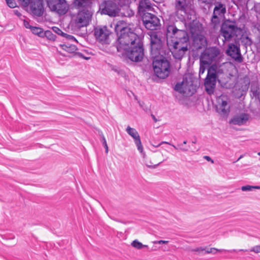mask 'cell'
<instances>
[{
    "label": "cell",
    "instance_id": "3957f363",
    "mask_svg": "<svg viewBox=\"0 0 260 260\" xmlns=\"http://www.w3.org/2000/svg\"><path fill=\"white\" fill-rule=\"evenodd\" d=\"M200 81L195 75L185 74L182 81L175 86V90L185 97H191L197 91L200 86Z\"/></svg>",
    "mask_w": 260,
    "mask_h": 260
},
{
    "label": "cell",
    "instance_id": "836d02e7",
    "mask_svg": "<svg viewBox=\"0 0 260 260\" xmlns=\"http://www.w3.org/2000/svg\"><path fill=\"white\" fill-rule=\"evenodd\" d=\"M20 4H21V5L23 7H27L29 5L30 1L28 0H25V1H19Z\"/></svg>",
    "mask_w": 260,
    "mask_h": 260
},
{
    "label": "cell",
    "instance_id": "44dd1931",
    "mask_svg": "<svg viewBox=\"0 0 260 260\" xmlns=\"http://www.w3.org/2000/svg\"><path fill=\"white\" fill-rule=\"evenodd\" d=\"M227 54L236 62H241L242 61L240 51L238 48L234 44L229 45L227 49Z\"/></svg>",
    "mask_w": 260,
    "mask_h": 260
},
{
    "label": "cell",
    "instance_id": "cb8c5ba5",
    "mask_svg": "<svg viewBox=\"0 0 260 260\" xmlns=\"http://www.w3.org/2000/svg\"><path fill=\"white\" fill-rule=\"evenodd\" d=\"M129 31H131V30L128 24L126 22L119 21L117 23L115 27V32L118 37Z\"/></svg>",
    "mask_w": 260,
    "mask_h": 260
},
{
    "label": "cell",
    "instance_id": "7c38bea8",
    "mask_svg": "<svg viewBox=\"0 0 260 260\" xmlns=\"http://www.w3.org/2000/svg\"><path fill=\"white\" fill-rule=\"evenodd\" d=\"M47 4L51 11L60 15H64L69 10V6L67 2L63 0H49Z\"/></svg>",
    "mask_w": 260,
    "mask_h": 260
},
{
    "label": "cell",
    "instance_id": "4fadbf2b",
    "mask_svg": "<svg viewBox=\"0 0 260 260\" xmlns=\"http://www.w3.org/2000/svg\"><path fill=\"white\" fill-rule=\"evenodd\" d=\"M221 31L224 37L226 40H229L236 34L238 28L235 22L232 20H227L222 24Z\"/></svg>",
    "mask_w": 260,
    "mask_h": 260
},
{
    "label": "cell",
    "instance_id": "7402d4cb",
    "mask_svg": "<svg viewBox=\"0 0 260 260\" xmlns=\"http://www.w3.org/2000/svg\"><path fill=\"white\" fill-rule=\"evenodd\" d=\"M30 9L32 12L38 17L42 16L44 11L42 2L39 0H34L31 2Z\"/></svg>",
    "mask_w": 260,
    "mask_h": 260
},
{
    "label": "cell",
    "instance_id": "603a6c76",
    "mask_svg": "<svg viewBox=\"0 0 260 260\" xmlns=\"http://www.w3.org/2000/svg\"><path fill=\"white\" fill-rule=\"evenodd\" d=\"M249 119V115L248 114L243 113L233 117L230 120V124L234 125H243L248 122Z\"/></svg>",
    "mask_w": 260,
    "mask_h": 260
},
{
    "label": "cell",
    "instance_id": "52a82bcc",
    "mask_svg": "<svg viewBox=\"0 0 260 260\" xmlns=\"http://www.w3.org/2000/svg\"><path fill=\"white\" fill-rule=\"evenodd\" d=\"M207 41L203 36L198 35L194 38L192 46V55L195 59L201 57L206 50Z\"/></svg>",
    "mask_w": 260,
    "mask_h": 260
},
{
    "label": "cell",
    "instance_id": "277c9868",
    "mask_svg": "<svg viewBox=\"0 0 260 260\" xmlns=\"http://www.w3.org/2000/svg\"><path fill=\"white\" fill-rule=\"evenodd\" d=\"M153 68L156 75L161 79L166 78L170 73V68L168 61L162 55L154 57Z\"/></svg>",
    "mask_w": 260,
    "mask_h": 260
},
{
    "label": "cell",
    "instance_id": "ba28073f",
    "mask_svg": "<svg viewBox=\"0 0 260 260\" xmlns=\"http://www.w3.org/2000/svg\"><path fill=\"white\" fill-rule=\"evenodd\" d=\"M217 78V69L215 65L210 67L205 80L204 86L206 91L209 95H212L215 90Z\"/></svg>",
    "mask_w": 260,
    "mask_h": 260
},
{
    "label": "cell",
    "instance_id": "8992f818",
    "mask_svg": "<svg viewBox=\"0 0 260 260\" xmlns=\"http://www.w3.org/2000/svg\"><path fill=\"white\" fill-rule=\"evenodd\" d=\"M220 53L219 49L212 47L207 49L201 58V71L203 74Z\"/></svg>",
    "mask_w": 260,
    "mask_h": 260
},
{
    "label": "cell",
    "instance_id": "4316f807",
    "mask_svg": "<svg viewBox=\"0 0 260 260\" xmlns=\"http://www.w3.org/2000/svg\"><path fill=\"white\" fill-rule=\"evenodd\" d=\"M61 47L63 50H65L67 52H69V53L75 52L78 50L77 46L74 45L62 44V45H61Z\"/></svg>",
    "mask_w": 260,
    "mask_h": 260
},
{
    "label": "cell",
    "instance_id": "5b68a950",
    "mask_svg": "<svg viewBox=\"0 0 260 260\" xmlns=\"http://www.w3.org/2000/svg\"><path fill=\"white\" fill-rule=\"evenodd\" d=\"M118 39L120 45L125 49H127V50L139 46L140 44L139 37L131 31L121 35L118 37Z\"/></svg>",
    "mask_w": 260,
    "mask_h": 260
},
{
    "label": "cell",
    "instance_id": "83f0119b",
    "mask_svg": "<svg viewBox=\"0 0 260 260\" xmlns=\"http://www.w3.org/2000/svg\"><path fill=\"white\" fill-rule=\"evenodd\" d=\"M45 36L48 39L52 41H54L56 39V36L49 31H45Z\"/></svg>",
    "mask_w": 260,
    "mask_h": 260
},
{
    "label": "cell",
    "instance_id": "f546056e",
    "mask_svg": "<svg viewBox=\"0 0 260 260\" xmlns=\"http://www.w3.org/2000/svg\"><path fill=\"white\" fill-rule=\"evenodd\" d=\"M132 246H134V248H138V249H141L144 246L143 244H142L141 242L138 241V240H135L132 242Z\"/></svg>",
    "mask_w": 260,
    "mask_h": 260
},
{
    "label": "cell",
    "instance_id": "6da1fadb",
    "mask_svg": "<svg viewBox=\"0 0 260 260\" xmlns=\"http://www.w3.org/2000/svg\"><path fill=\"white\" fill-rule=\"evenodd\" d=\"M167 42L169 50L175 59H181L188 50L189 42L187 33L174 26H170L167 30Z\"/></svg>",
    "mask_w": 260,
    "mask_h": 260
},
{
    "label": "cell",
    "instance_id": "f1b7e54d",
    "mask_svg": "<svg viewBox=\"0 0 260 260\" xmlns=\"http://www.w3.org/2000/svg\"><path fill=\"white\" fill-rule=\"evenodd\" d=\"M260 189V187H255V186H251V185H246L242 187V190L243 191H248V190H259Z\"/></svg>",
    "mask_w": 260,
    "mask_h": 260
},
{
    "label": "cell",
    "instance_id": "30bf717a",
    "mask_svg": "<svg viewBox=\"0 0 260 260\" xmlns=\"http://www.w3.org/2000/svg\"><path fill=\"white\" fill-rule=\"evenodd\" d=\"M142 20L146 28L151 31L156 30L161 27V22L158 17L150 13H144L142 16Z\"/></svg>",
    "mask_w": 260,
    "mask_h": 260
},
{
    "label": "cell",
    "instance_id": "e0dca14e",
    "mask_svg": "<svg viewBox=\"0 0 260 260\" xmlns=\"http://www.w3.org/2000/svg\"><path fill=\"white\" fill-rule=\"evenodd\" d=\"M226 12V8L221 3L216 4L214 9V14L212 17V22L215 25H219L224 18Z\"/></svg>",
    "mask_w": 260,
    "mask_h": 260
},
{
    "label": "cell",
    "instance_id": "8fae6325",
    "mask_svg": "<svg viewBox=\"0 0 260 260\" xmlns=\"http://www.w3.org/2000/svg\"><path fill=\"white\" fill-rule=\"evenodd\" d=\"M217 109L220 114L224 117H227L229 114L231 103L227 96L222 95L218 97L217 100Z\"/></svg>",
    "mask_w": 260,
    "mask_h": 260
},
{
    "label": "cell",
    "instance_id": "74e56055",
    "mask_svg": "<svg viewBox=\"0 0 260 260\" xmlns=\"http://www.w3.org/2000/svg\"><path fill=\"white\" fill-rule=\"evenodd\" d=\"M259 12H260V8H259Z\"/></svg>",
    "mask_w": 260,
    "mask_h": 260
},
{
    "label": "cell",
    "instance_id": "d6986e66",
    "mask_svg": "<svg viewBox=\"0 0 260 260\" xmlns=\"http://www.w3.org/2000/svg\"><path fill=\"white\" fill-rule=\"evenodd\" d=\"M162 47L161 40L159 37L158 35L154 34L151 37V53L154 56L159 55Z\"/></svg>",
    "mask_w": 260,
    "mask_h": 260
},
{
    "label": "cell",
    "instance_id": "484cf974",
    "mask_svg": "<svg viewBox=\"0 0 260 260\" xmlns=\"http://www.w3.org/2000/svg\"><path fill=\"white\" fill-rule=\"evenodd\" d=\"M30 29L31 30V32H32L33 34L37 35L40 37H42V38L45 36V32L42 28L31 26Z\"/></svg>",
    "mask_w": 260,
    "mask_h": 260
},
{
    "label": "cell",
    "instance_id": "2e32d148",
    "mask_svg": "<svg viewBox=\"0 0 260 260\" xmlns=\"http://www.w3.org/2000/svg\"><path fill=\"white\" fill-rule=\"evenodd\" d=\"M92 13L88 10H83L77 15L76 25L79 28L88 26L92 20Z\"/></svg>",
    "mask_w": 260,
    "mask_h": 260
},
{
    "label": "cell",
    "instance_id": "4dcf8cb0",
    "mask_svg": "<svg viewBox=\"0 0 260 260\" xmlns=\"http://www.w3.org/2000/svg\"><path fill=\"white\" fill-rule=\"evenodd\" d=\"M6 3H7V5L9 6V7L11 8H16L17 6L14 1L8 0V1H6Z\"/></svg>",
    "mask_w": 260,
    "mask_h": 260
},
{
    "label": "cell",
    "instance_id": "f35d334b",
    "mask_svg": "<svg viewBox=\"0 0 260 260\" xmlns=\"http://www.w3.org/2000/svg\"><path fill=\"white\" fill-rule=\"evenodd\" d=\"M259 155H260V153H259Z\"/></svg>",
    "mask_w": 260,
    "mask_h": 260
},
{
    "label": "cell",
    "instance_id": "d4e9b609",
    "mask_svg": "<svg viewBox=\"0 0 260 260\" xmlns=\"http://www.w3.org/2000/svg\"><path fill=\"white\" fill-rule=\"evenodd\" d=\"M52 30H53L54 32H56L57 34L59 35V36H63L64 37L67 38V39H68L73 40L75 41L76 42H78V41H77L76 39L74 37L71 36V35H70L65 34V33L63 32V31H62L59 28H58L57 27H52Z\"/></svg>",
    "mask_w": 260,
    "mask_h": 260
},
{
    "label": "cell",
    "instance_id": "9a60e30c",
    "mask_svg": "<svg viewBox=\"0 0 260 260\" xmlns=\"http://www.w3.org/2000/svg\"><path fill=\"white\" fill-rule=\"evenodd\" d=\"M119 12L118 6L115 3L110 1L103 2L101 8V13L110 16H116Z\"/></svg>",
    "mask_w": 260,
    "mask_h": 260
},
{
    "label": "cell",
    "instance_id": "ffe728a7",
    "mask_svg": "<svg viewBox=\"0 0 260 260\" xmlns=\"http://www.w3.org/2000/svg\"><path fill=\"white\" fill-rule=\"evenodd\" d=\"M127 132L133 138L135 143L136 144L137 148L139 151L140 153H142L143 152V146H142L140 136L138 134V132L134 128L130 127L129 126L127 127Z\"/></svg>",
    "mask_w": 260,
    "mask_h": 260
},
{
    "label": "cell",
    "instance_id": "ac0fdd59",
    "mask_svg": "<svg viewBox=\"0 0 260 260\" xmlns=\"http://www.w3.org/2000/svg\"><path fill=\"white\" fill-rule=\"evenodd\" d=\"M127 56L128 58L132 61L140 62L143 59V50L139 45L127 50Z\"/></svg>",
    "mask_w": 260,
    "mask_h": 260
},
{
    "label": "cell",
    "instance_id": "d590c367",
    "mask_svg": "<svg viewBox=\"0 0 260 260\" xmlns=\"http://www.w3.org/2000/svg\"><path fill=\"white\" fill-rule=\"evenodd\" d=\"M24 25H25V27L26 28L29 29H30V27H31V25L29 24V22H27L26 20H24Z\"/></svg>",
    "mask_w": 260,
    "mask_h": 260
},
{
    "label": "cell",
    "instance_id": "e575fe53",
    "mask_svg": "<svg viewBox=\"0 0 260 260\" xmlns=\"http://www.w3.org/2000/svg\"><path fill=\"white\" fill-rule=\"evenodd\" d=\"M252 251L256 253H260V246H256L251 249Z\"/></svg>",
    "mask_w": 260,
    "mask_h": 260
},
{
    "label": "cell",
    "instance_id": "5bb4252c",
    "mask_svg": "<svg viewBox=\"0 0 260 260\" xmlns=\"http://www.w3.org/2000/svg\"><path fill=\"white\" fill-rule=\"evenodd\" d=\"M111 35V31L104 26H98L95 30V36L97 40L104 44H107L110 42Z\"/></svg>",
    "mask_w": 260,
    "mask_h": 260
},
{
    "label": "cell",
    "instance_id": "d6a6232c",
    "mask_svg": "<svg viewBox=\"0 0 260 260\" xmlns=\"http://www.w3.org/2000/svg\"><path fill=\"white\" fill-rule=\"evenodd\" d=\"M101 137H102V140L103 146L105 147V151H106V153H108V147L107 144V143H106V140H105V139L104 138L103 135L102 136V135L101 134Z\"/></svg>",
    "mask_w": 260,
    "mask_h": 260
},
{
    "label": "cell",
    "instance_id": "7a4b0ae2",
    "mask_svg": "<svg viewBox=\"0 0 260 260\" xmlns=\"http://www.w3.org/2000/svg\"><path fill=\"white\" fill-rule=\"evenodd\" d=\"M217 79L225 88H233L238 80V72L236 67L230 62L223 63L219 68Z\"/></svg>",
    "mask_w": 260,
    "mask_h": 260
},
{
    "label": "cell",
    "instance_id": "9c48e42d",
    "mask_svg": "<svg viewBox=\"0 0 260 260\" xmlns=\"http://www.w3.org/2000/svg\"><path fill=\"white\" fill-rule=\"evenodd\" d=\"M249 78L248 77H242L233 88L232 94L236 98H240L246 95L249 87Z\"/></svg>",
    "mask_w": 260,
    "mask_h": 260
},
{
    "label": "cell",
    "instance_id": "8d00e7d4",
    "mask_svg": "<svg viewBox=\"0 0 260 260\" xmlns=\"http://www.w3.org/2000/svg\"><path fill=\"white\" fill-rule=\"evenodd\" d=\"M204 159H206L207 161H208L211 162H212V163H214V161H213L211 159L209 158V156H205Z\"/></svg>",
    "mask_w": 260,
    "mask_h": 260
},
{
    "label": "cell",
    "instance_id": "1f68e13d",
    "mask_svg": "<svg viewBox=\"0 0 260 260\" xmlns=\"http://www.w3.org/2000/svg\"><path fill=\"white\" fill-rule=\"evenodd\" d=\"M87 2L85 1H75L74 3V5L76 7H83L84 6L86 5V3Z\"/></svg>",
    "mask_w": 260,
    "mask_h": 260
}]
</instances>
